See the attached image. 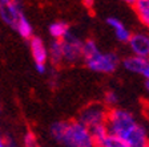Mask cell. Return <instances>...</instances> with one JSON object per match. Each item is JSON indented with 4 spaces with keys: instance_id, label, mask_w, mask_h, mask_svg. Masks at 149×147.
I'll return each mask as SVG.
<instances>
[{
    "instance_id": "obj_8",
    "label": "cell",
    "mask_w": 149,
    "mask_h": 147,
    "mask_svg": "<svg viewBox=\"0 0 149 147\" xmlns=\"http://www.w3.org/2000/svg\"><path fill=\"white\" fill-rule=\"evenodd\" d=\"M128 46L133 56L141 58H149V33L148 32L132 33Z\"/></svg>"
},
{
    "instance_id": "obj_15",
    "label": "cell",
    "mask_w": 149,
    "mask_h": 147,
    "mask_svg": "<svg viewBox=\"0 0 149 147\" xmlns=\"http://www.w3.org/2000/svg\"><path fill=\"white\" fill-rule=\"evenodd\" d=\"M23 147H41L37 137L32 131H27L23 137Z\"/></svg>"
},
{
    "instance_id": "obj_16",
    "label": "cell",
    "mask_w": 149,
    "mask_h": 147,
    "mask_svg": "<svg viewBox=\"0 0 149 147\" xmlns=\"http://www.w3.org/2000/svg\"><path fill=\"white\" fill-rule=\"evenodd\" d=\"M141 77L144 78V81L149 80V58L146 60V64H145V68H144V72H143V74H141Z\"/></svg>"
},
{
    "instance_id": "obj_5",
    "label": "cell",
    "mask_w": 149,
    "mask_h": 147,
    "mask_svg": "<svg viewBox=\"0 0 149 147\" xmlns=\"http://www.w3.org/2000/svg\"><path fill=\"white\" fill-rule=\"evenodd\" d=\"M84 64L89 70L99 74H113L121 65V58L116 52L99 49L92 56L84 58Z\"/></svg>"
},
{
    "instance_id": "obj_4",
    "label": "cell",
    "mask_w": 149,
    "mask_h": 147,
    "mask_svg": "<svg viewBox=\"0 0 149 147\" xmlns=\"http://www.w3.org/2000/svg\"><path fill=\"white\" fill-rule=\"evenodd\" d=\"M84 40L71 33L63 41H51L48 45L49 60L55 65L60 64H76L83 61Z\"/></svg>"
},
{
    "instance_id": "obj_3",
    "label": "cell",
    "mask_w": 149,
    "mask_h": 147,
    "mask_svg": "<svg viewBox=\"0 0 149 147\" xmlns=\"http://www.w3.org/2000/svg\"><path fill=\"white\" fill-rule=\"evenodd\" d=\"M0 21L12 28L13 31L24 40L33 37V27L27 17L22 3L16 0H0Z\"/></svg>"
},
{
    "instance_id": "obj_17",
    "label": "cell",
    "mask_w": 149,
    "mask_h": 147,
    "mask_svg": "<svg viewBox=\"0 0 149 147\" xmlns=\"http://www.w3.org/2000/svg\"><path fill=\"white\" fill-rule=\"evenodd\" d=\"M144 89H145L146 94H149V80H145V81H144Z\"/></svg>"
},
{
    "instance_id": "obj_9",
    "label": "cell",
    "mask_w": 149,
    "mask_h": 147,
    "mask_svg": "<svg viewBox=\"0 0 149 147\" xmlns=\"http://www.w3.org/2000/svg\"><path fill=\"white\" fill-rule=\"evenodd\" d=\"M105 23H107V25L111 28V31L113 32L116 40L121 44H127L128 45L130 37H132V32H130L129 28L121 21L120 19L115 17V16H109V17H107Z\"/></svg>"
},
{
    "instance_id": "obj_2",
    "label": "cell",
    "mask_w": 149,
    "mask_h": 147,
    "mask_svg": "<svg viewBox=\"0 0 149 147\" xmlns=\"http://www.w3.org/2000/svg\"><path fill=\"white\" fill-rule=\"evenodd\" d=\"M49 135L60 147H96L91 130L77 119L53 122Z\"/></svg>"
},
{
    "instance_id": "obj_1",
    "label": "cell",
    "mask_w": 149,
    "mask_h": 147,
    "mask_svg": "<svg viewBox=\"0 0 149 147\" xmlns=\"http://www.w3.org/2000/svg\"><path fill=\"white\" fill-rule=\"evenodd\" d=\"M107 127L112 135H116L129 147H145L149 143V135L145 126L137 121L132 111L115 107L108 111Z\"/></svg>"
},
{
    "instance_id": "obj_6",
    "label": "cell",
    "mask_w": 149,
    "mask_h": 147,
    "mask_svg": "<svg viewBox=\"0 0 149 147\" xmlns=\"http://www.w3.org/2000/svg\"><path fill=\"white\" fill-rule=\"evenodd\" d=\"M108 111L109 110L102 105V102L101 104L100 102H93V104H89L81 109L77 121L80 123H83L85 127H88L89 130H92L95 127L107 125Z\"/></svg>"
},
{
    "instance_id": "obj_11",
    "label": "cell",
    "mask_w": 149,
    "mask_h": 147,
    "mask_svg": "<svg viewBox=\"0 0 149 147\" xmlns=\"http://www.w3.org/2000/svg\"><path fill=\"white\" fill-rule=\"evenodd\" d=\"M146 60L148 58H141V57H137V56L130 55L121 60V66L124 68L127 72H129V73L141 76L144 72V68H145Z\"/></svg>"
},
{
    "instance_id": "obj_7",
    "label": "cell",
    "mask_w": 149,
    "mask_h": 147,
    "mask_svg": "<svg viewBox=\"0 0 149 147\" xmlns=\"http://www.w3.org/2000/svg\"><path fill=\"white\" fill-rule=\"evenodd\" d=\"M29 50L35 66H47L49 61L48 44L39 36H33L29 40Z\"/></svg>"
},
{
    "instance_id": "obj_12",
    "label": "cell",
    "mask_w": 149,
    "mask_h": 147,
    "mask_svg": "<svg viewBox=\"0 0 149 147\" xmlns=\"http://www.w3.org/2000/svg\"><path fill=\"white\" fill-rule=\"evenodd\" d=\"M48 33L52 37L53 41H63L64 39H67L72 32L67 23L63 21V20H57V21H53L49 24V27H48Z\"/></svg>"
},
{
    "instance_id": "obj_14",
    "label": "cell",
    "mask_w": 149,
    "mask_h": 147,
    "mask_svg": "<svg viewBox=\"0 0 149 147\" xmlns=\"http://www.w3.org/2000/svg\"><path fill=\"white\" fill-rule=\"evenodd\" d=\"M118 101H120V97H118V94L115 92V90H107V92L104 93L102 105H104V106H105L108 110L117 107Z\"/></svg>"
},
{
    "instance_id": "obj_18",
    "label": "cell",
    "mask_w": 149,
    "mask_h": 147,
    "mask_svg": "<svg viewBox=\"0 0 149 147\" xmlns=\"http://www.w3.org/2000/svg\"><path fill=\"white\" fill-rule=\"evenodd\" d=\"M4 137H3V133H1V127H0V144H3L4 143Z\"/></svg>"
},
{
    "instance_id": "obj_10",
    "label": "cell",
    "mask_w": 149,
    "mask_h": 147,
    "mask_svg": "<svg viewBox=\"0 0 149 147\" xmlns=\"http://www.w3.org/2000/svg\"><path fill=\"white\" fill-rule=\"evenodd\" d=\"M127 3L133 9L139 21L149 29V0H130Z\"/></svg>"
},
{
    "instance_id": "obj_20",
    "label": "cell",
    "mask_w": 149,
    "mask_h": 147,
    "mask_svg": "<svg viewBox=\"0 0 149 147\" xmlns=\"http://www.w3.org/2000/svg\"><path fill=\"white\" fill-rule=\"evenodd\" d=\"M145 147H149V143H148V144H146V146H145Z\"/></svg>"
},
{
    "instance_id": "obj_13",
    "label": "cell",
    "mask_w": 149,
    "mask_h": 147,
    "mask_svg": "<svg viewBox=\"0 0 149 147\" xmlns=\"http://www.w3.org/2000/svg\"><path fill=\"white\" fill-rule=\"evenodd\" d=\"M96 147H129V146H128L123 139H120L118 137L112 135L111 133H109L105 138L96 144Z\"/></svg>"
},
{
    "instance_id": "obj_19",
    "label": "cell",
    "mask_w": 149,
    "mask_h": 147,
    "mask_svg": "<svg viewBox=\"0 0 149 147\" xmlns=\"http://www.w3.org/2000/svg\"><path fill=\"white\" fill-rule=\"evenodd\" d=\"M0 147H7V144H6V142H4L3 144H0Z\"/></svg>"
}]
</instances>
